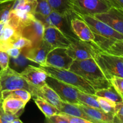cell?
Returning a JSON list of instances; mask_svg holds the SVG:
<instances>
[{"label":"cell","mask_w":123,"mask_h":123,"mask_svg":"<svg viewBox=\"0 0 123 123\" xmlns=\"http://www.w3.org/2000/svg\"><path fill=\"white\" fill-rule=\"evenodd\" d=\"M88 25L94 36V44L101 50L106 52L117 40H123V34L95 17L90 15L76 14Z\"/></svg>","instance_id":"1"},{"label":"cell","mask_w":123,"mask_h":123,"mask_svg":"<svg viewBox=\"0 0 123 123\" xmlns=\"http://www.w3.org/2000/svg\"><path fill=\"white\" fill-rule=\"evenodd\" d=\"M68 70L84 78L96 91L111 86L94 58L74 60Z\"/></svg>","instance_id":"2"},{"label":"cell","mask_w":123,"mask_h":123,"mask_svg":"<svg viewBox=\"0 0 123 123\" xmlns=\"http://www.w3.org/2000/svg\"><path fill=\"white\" fill-rule=\"evenodd\" d=\"M39 67L44 70L49 76L68 84L79 91L91 94H95L96 90L86 80L70 70L48 66Z\"/></svg>","instance_id":"3"},{"label":"cell","mask_w":123,"mask_h":123,"mask_svg":"<svg viewBox=\"0 0 123 123\" xmlns=\"http://www.w3.org/2000/svg\"><path fill=\"white\" fill-rule=\"evenodd\" d=\"M93 58L109 81L114 76L123 78V56L111 55L99 50Z\"/></svg>","instance_id":"4"},{"label":"cell","mask_w":123,"mask_h":123,"mask_svg":"<svg viewBox=\"0 0 123 123\" xmlns=\"http://www.w3.org/2000/svg\"><path fill=\"white\" fill-rule=\"evenodd\" d=\"M23 89L29 91L33 96L37 88L29 84L20 73L8 66L0 74V92L2 91Z\"/></svg>","instance_id":"5"},{"label":"cell","mask_w":123,"mask_h":123,"mask_svg":"<svg viewBox=\"0 0 123 123\" xmlns=\"http://www.w3.org/2000/svg\"><path fill=\"white\" fill-rule=\"evenodd\" d=\"M35 17L42 22L44 27L50 26L57 28L65 36H67L71 42L79 39L74 34L71 28L70 20L72 17H73V14H62L52 10L49 15L46 17L37 15L35 16Z\"/></svg>","instance_id":"6"},{"label":"cell","mask_w":123,"mask_h":123,"mask_svg":"<svg viewBox=\"0 0 123 123\" xmlns=\"http://www.w3.org/2000/svg\"><path fill=\"white\" fill-rule=\"evenodd\" d=\"M70 10L76 14L94 16L112 7L105 0H68Z\"/></svg>","instance_id":"7"},{"label":"cell","mask_w":123,"mask_h":123,"mask_svg":"<svg viewBox=\"0 0 123 123\" xmlns=\"http://www.w3.org/2000/svg\"><path fill=\"white\" fill-rule=\"evenodd\" d=\"M100 50L91 42L78 39L71 42L66 48L67 54L74 60H84L93 58L96 53Z\"/></svg>","instance_id":"8"},{"label":"cell","mask_w":123,"mask_h":123,"mask_svg":"<svg viewBox=\"0 0 123 123\" xmlns=\"http://www.w3.org/2000/svg\"><path fill=\"white\" fill-rule=\"evenodd\" d=\"M46 84L56 92L61 101L75 105L80 103L78 99V89L49 76Z\"/></svg>","instance_id":"9"},{"label":"cell","mask_w":123,"mask_h":123,"mask_svg":"<svg viewBox=\"0 0 123 123\" xmlns=\"http://www.w3.org/2000/svg\"><path fill=\"white\" fill-rule=\"evenodd\" d=\"M92 16L123 34V10L111 7L106 12L97 13Z\"/></svg>","instance_id":"10"},{"label":"cell","mask_w":123,"mask_h":123,"mask_svg":"<svg viewBox=\"0 0 123 123\" xmlns=\"http://www.w3.org/2000/svg\"><path fill=\"white\" fill-rule=\"evenodd\" d=\"M73 60L67 54L66 48H56L47 55L45 66L69 69Z\"/></svg>","instance_id":"11"},{"label":"cell","mask_w":123,"mask_h":123,"mask_svg":"<svg viewBox=\"0 0 123 123\" xmlns=\"http://www.w3.org/2000/svg\"><path fill=\"white\" fill-rule=\"evenodd\" d=\"M52 49L54 48L43 39L38 44L25 48V58L29 61L38 64L40 66H45L47 55Z\"/></svg>","instance_id":"12"},{"label":"cell","mask_w":123,"mask_h":123,"mask_svg":"<svg viewBox=\"0 0 123 123\" xmlns=\"http://www.w3.org/2000/svg\"><path fill=\"white\" fill-rule=\"evenodd\" d=\"M43 39L53 48H67L72 42L59 29L50 26L44 27Z\"/></svg>","instance_id":"13"},{"label":"cell","mask_w":123,"mask_h":123,"mask_svg":"<svg viewBox=\"0 0 123 123\" xmlns=\"http://www.w3.org/2000/svg\"><path fill=\"white\" fill-rule=\"evenodd\" d=\"M20 75L30 84L36 88H40L46 84L48 74L40 67L29 65L20 73Z\"/></svg>","instance_id":"14"},{"label":"cell","mask_w":123,"mask_h":123,"mask_svg":"<svg viewBox=\"0 0 123 123\" xmlns=\"http://www.w3.org/2000/svg\"><path fill=\"white\" fill-rule=\"evenodd\" d=\"M44 26L42 22L36 19L22 30L20 34L30 40L32 46L38 44L43 40Z\"/></svg>","instance_id":"15"},{"label":"cell","mask_w":123,"mask_h":123,"mask_svg":"<svg viewBox=\"0 0 123 123\" xmlns=\"http://www.w3.org/2000/svg\"><path fill=\"white\" fill-rule=\"evenodd\" d=\"M70 24L72 31L79 40L91 42L94 44V36L93 33L87 24L81 18L76 14L71 19Z\"/></svg>","instance_id":"16"},{"label":"cell","mask_w":123,"mask_h":123,"mask_svg":"<svg viewBox=\"0 0 123 123\" xmlns=\"http://www.w3.org/2000/svg\"><path fill=\"white\" fill-rule=\"evenodd\" d=\"M77 105L86 113L93 123H114L113 115L105 112L102 109L91 108L82 103H79Z\"/></svg>","instance_id":"17"},{"label":"cell","mask_w":123,"mask_h":123,"mask_svg":"<svg viewBox=\"0 0 123 123\" xmlns=\"http://www.w3.org/2000/svg\"><path fill=\"white\" fill-rule=\"evenodd\" d=\"M33 97H41L60 110L61 100L56 92L46 84L41 87L37 88Z\"/></svg>","instance_id":"18"},{"label":"cell","mask_w":123,"mask_h":123,"mask_svg":"<svg viewBox=\"0 0 123 123\" xmlns=\"http://www.w3.org/2000/svg\"><path fill=\"white\" fill-rule=\"evenodd\" d=\"M60 111V113H62V114L82 118L88 121H90L91 123H93L91 121V118L86 115V113L81 108H79L77 105L61 101Z\"/></svg>","instance_id":"19"},{"label":"cell","mask_w":123,"mask_h":123,"mask_svg":"<svg viewBox=\"0 0 123 123\" xmlns=\"http://www.w3.org/2000/svg\"><path fill=\"white\" fill-rule=\"evenodd\" d=\"M26 104V102L20 99L8 97L2 100V108L6 112L14 114L24 109Z\"/></svg>","instance_id":"20"},{"label":"cell","mask_w":123,"mask_h":123,"mask_svg":"<svg viewBox=\"0 0 123 123\" xmlns=\"http://www.w3.org/2000/svg\"><path fill=\"white\" fill-rule=\"evenodd\" d=\"M34 100L36 105L38 106L40 110L43 112L46 118L49 117L52 115H54L55 114H58L60 113V110L54 106V105H51L41 97H34Z\"/></svg>","instance_id":"21"},{"label":"cell","mask_w":123,"mask_h":123,"mask_svg":"<svg viewBox=\"0 0 123 123\" xmlns=\"http://www.w3.org/2000/svg\"><path fill=\"white\" fill-rule=\"evenodd\" d=\"M11 97L20 99L26 103L30 101L31 98V94L29 91L23 89H18V90H6L1 92V98L3 100L6 98Z\"/></svg>","instance_id":"22"},{"label":"cell","mask_w":123,"mask_h":123,"mask_svg":"<svg viewBox=\"0 0 123 123\" xmlns=\"http://www.w3.org/2000/svg\"><path fill=\"white\" fill-rule=\"evenodd\" d=\"M95 95L98 97L108 98L115 103L123 102V97L118 93L117 91L115 90L113 86H112V85L107 88L96 90Z\"/></svg>","instance_id":"23"},{"label":"cell","mask_w":123,"mask_h":123,"mask_svg":"<svg viewBox=\"0 0 123 123\" xmlns=\"http://www.w3.org/2000/svg\"><path fill=\"white\" fill-rule=\"evenodd\" d=\"M78 99L80 103L91 108L101 109L99 103L97 100V96L95 94H91L78 90Z\"/></svg>","instance_id":"24"},{"label":"cell","mask_w":123,"mask_h":123,"mask_svg":"<svg viewBox=\"0 0 123 123\" xmlns=\"http://www.w3.org/2000/svg\"><path fill=\"white\" fill-rule=\"evenodd\" d=\"M53 11L62 14H73L69 7L68 0H48Z\"/></svg>","instance_id":"25"},{"label":"cell","mask_w":123,"mask_h":123,"mask_svg":"<svg viewBox=\"0 0 123 123\" xmlns=\"http://www.w3.org/2000/svg\"><path fill=\"white\" fill-rule=\"evenodd\" d=\"M7 42L12 47L20 49L29 48L32 46L31 41L22 36L19 33H16L15 35Z\"/></svg>","instance_id":"26"},{"label":"cell","mask_w":123,"mask_h":123,"mask_svg":"<svg viewBox=\"0 0 123 123\" xmlns=\"http://www.w3.org/2000/svg\"><path fill=\"white\" fill-rule=\"evenodd\" d=\"M14 0L0 2V21L7 24Z\"/></svg>","instance_id":"27"},{"label":"cell","mask_w":123,"mask_h":123,"mask_svg":"<svg viewBox=\"0 0 123 123\" xmlns=\"http://www.w3.org/2000/svg\"><path fill=\"white\" fill-rule=\"evenodd\" d=\"M36 5L35 16H40L46 17L50 14L52 11L48 0H36Z\"/></svg>","instance_id":"28"},{"label":"cell","mask_w":123,"mask_h":123,"mask_svg":"<svg viewBox=\"0 0 123 123\" xmlns=\"http://www.w3.org/2000/svg\"><path fill=\"white\" fill-rule=\"evenodd\" d=\"M97 100L99 103L101 109L103 111L108 114L114 115V108L116 105L115 102L105 97H98V96H97Z\"/></svg>","instance_id":"29"},{"label":"cell","mask_w":123,"mask_h":123,"mask_svg":"<svg viewBox=\"0 0 123 123\" xmlns=\"http://www.w3.org/2000/svg\"><path fill=\"white\" fill-rule=\"evenodd\" d=\"M24 112V109H22L16 114H10L6 112L2 108L0 109V123H12L14 120L19 118Z\"/></svg>","instance_id":"30"},{"label":"cell","mask_w":123,"mask_h":123,"mask_svg":"<svg viewBox=\"0 0 123 123\" xmlns=\"http://www.w3.org/2000/svg\"><path fill=\"white\" fill-rule=\"evenodd\" d=\"M16 32L12 26L6 24L0 32V42H8L15 35Z\"/></svg>","instance_id":"31"},{"label":"cell","mask_w":123,"mask_h":123,"mask_svg":"<svg viewBox=\"0 0 123 123\" xmlns=\"http://www.w3.org/2000/svg\"><path fill=\"white\" fill-rule=\"evenodd\" d=\"M105 52L116 56H123V40L114 42Z\"/></svg>","instance_id":"32"},{"label":"cell","mask_w":123,"mask_h":123,"mask_svg":"<svg viewBox=\"0 0 123 123\" xmlns=\"http://www.w3.org/2000/svg\"><path fill=\"white\" fill-rule=\"evenodd\" d=\"M113 117L114 123H123V102L116 103Z\"/></svg>","instance_id":"33"},{"label":"cell","mask_w":123,"mask_h":123,"mask_svg":"<svg viewBox=\"0 0 123 123\" xmlns=\"http://www.w3.org/2000/svg\"><path fill=\"white\" fill-rule=\"evenodd\" d=\"M112 86L117 91L118 93L123 97V78L120 76H114L110 80Z\"/></svg>","instance_id":"34"},{"label":"cell","mask_w":123,"mask_h":123,"mask_svg":"<svg viewBox=\"0 0 123 123\" xmlns=\"http://www.w3.org/2000/svg\"><path fill=\"white\" fill-rule=\"evenodd\" d=\"M46 121L50 123H68L66 118L60 113L58 114H55L54 115L46 118Z\"/></svg>","instance_id":"35"},{"label":"cell","mask_w":123,"mask_h":123,"mask_svg":"<svg viewBox=\"0 0 123 123\" xmlns=\"http://www.w3.org/2000/svg\"><path fill=\"white\" fill-rule=\"evenodd\" d=\"M10 57L6 52L0 51V66L1 70L6 69L9 66Z\"/></svg>","instance_id":"36"},{"label":"cell","mask_w":123,"mask_h":123,"mask_svg":"<svg viewBox=\"0 0 123 123\" xmlns=\"http://www.w3.org/2000/svg\"><path fill=\"white\" fill-rule=\"evenodd\" d=\"M62 114V113H61ZM68 121V123H91L90 121L85 120L82 118L77 117L71 116V115H67V114H62Z\"/></svg>","instance_id":"37"},{"label":"cell","mask_w":123,"mask_h":123,"mask_svg":"<svg viewBox=\"0 0 123 123\" xmlns=\"http://www.w3.org/2000/svg\"><path fill=\"white\" fill-rule=\"evenodd\" d=\"M22 49H18L16 48H13V47H10L8 49L6 50V52L7 53V55L9 56L10 58H18L19 56H20V54H21Z\"/></svg>","instance_id":"38"},{"label":"cell","mask_w":123,"mask_h":123,"mask_svg":"<svg viewBox=\"0 0 123 123\" xmlns=\"http://www.w3.org/2000/svg\"><path fill=\"white\" fill-rule=\"evenodd\" d=\"M112 7L123 10V0H105Z\"/></svg>","instance_id":"39"},{"label":"cell","mask_w":123,"mask_h":123,"mask_svg":"<svg viewBox=\"0 0 123 123\" xmlns=\"http://www.w3.org/2000/svg\"><path fill=\"white\" fill-rule=\"evenodd\" d=\"M6 24H5V23L2 22H1L0 21V32L1 31V30H2V28H4V25H6Z\"/></svg>","instance_id":"40"},{"label":"cell","mask_w":123,"mask_h":123,"mask_svg":"<svg viewBox=\"0 0 123 123\" xmlns=\"http://www.w3.org/2000/svg\"><path fill=\"white\" fill-rule=\"evenodd\" d=\"M12 123H23V122L19 118H17L16 119V120H14V121L12 122Z\"/></svg>","instance_id":"41"},{"label":"cell","mask_w":123,"mask_h":123,"mask_svg":"<svg viewBox=\"0 0 123 123\" xmlns=\"http://www.w3.org/2000/svg\"><path fill=\"white\" fill-rule=\"evenodd\" d=\"M2 100L1 99V98H0V109L2 108Z\"/></svg>","instance_id":"42"},{"label":"cell","mask_w":123,"mask_h":123,"mask_svg":"<svg viewBox=\"0 0 123 123\" xmlns=\"http://www.w3.org/2000/svg\"><path fill=\"white\" fill-rule=\"evenodd\" d=\"M10 1V0H0V2H4V1Z\"/></svg>","instance_id":"43"},{"label":"cell","mask_w":123,"mask_h":123,"mask_svg":"<svg viewBox=\"0 0 123 123\" xmlns=\"http://www.w3.org/2000/svg\"><path fill=\"white\" fill-rule=\"evenodd\" d=\"M1 71H2V70H1V66H0V74H1Z\"/></svg>","instance_id":"44"},{"label":"cell","mask_w":123,"mask_h":123,"mask_svg":"<svg viewBox=\"0 0 123 123\" xmlns=\"http://www.w3.org/2000/svg\"><path fill=\"white\" fill-rule=\"evenodd\" d=\"M0 98H1V92H0Z\"/></svg>","instance_id":"45"}]
</instances>
